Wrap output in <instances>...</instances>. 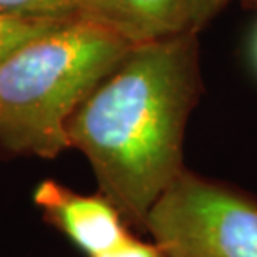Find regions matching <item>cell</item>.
Here are the masks:
<instances>
[{
  "label": "cell",
  "mask_w": 257,
  "mask_h": 257,
  "mask_svg": "<svg viewBox=\"0 0 257 257\" xmlns=\"http://www.w3.org/2000/svg\"><path fill=\"white\" fill-rule=\"evenodd\" d=\"M197 32L136 45L67 120L69 147L131 229L186 171L184 136L204 92Z\"/></svg>",
  "instance_id": "6da1fadb"
},
{
  "label": "cell",
  "mask_w": 257,
  "mask_h": 257,
  "mask_svg": "<svg viewBox=\"0 0 257 257\" xmlns=\"http://www.w3.org/2000/svg\"><path fill=\"white\" fill-rule=\"evenodd\" d=\"M136 45L74 17L0 60V149L55 159L69 147L67 120Z\"/></svg>",
  "instance_id": "7a4b0ae2"
},
{
  "label": "cell",
  "mask_w": 257,
  "mask_h": 257,
  "mask_svg": "<svg viewBox=\"0 0 257 257\" xmlns=\"http://www.w3.org/2000/svg\"><path fill=\"white\" fill-rule=\"evenodd\" d=\"M144 230L167 257H257V195L186 169Z\"/></svg>",
  "instance_id": "3957f363"
},
{
  "label": "cell",
  "mask_w": 257,
  "mask_h": 257,
  "mask_svg": "<svg viewBox=\"0 0 257 257\" xmlns=\"http://www.w3.org/2000/svg\"><path fill=\"white\" fill-rule=\"evenodd\" d=\"M32 200L45 222L89 257L134 235L119 209L100 192L80 194L62 182L45 179L35 187Z\"/></svg>",
  "instance_id": "277c9868"
},
{
  "label": "cell",
  "mask_w": 257,
  "mask_h": 257,
  "mask_svg": "<svg viewBox=\"0 0 257 257\" xmlns=\"http://www.w3.org/2000/svg\"><path fill=\"white\" fill-rule=\"evenodd\" d=\"M79 17L109 29L131 45L191 30L186 0H80Z\"/></svg>",
  "instance_id": "5b68a950"
},
{
  "label": "cell",
  "mask_w": 257,
  "mask_h": 257,
  "mask_svg": "<svg viewBox=\"0 0 257 257\" xmlns=\"http://www.w3.org/2000/svg\"><path fill=\"white\" fill-rule=\"evenodd\" d=\"M80 0H0V14L22 19L65 20L79 17Z\"/></svg>",
  "instance_id": "8992f818"
},
{
  "label": "cell",
  "mask_w": 257,
  "mask_h": 257,
  "mask_svg": "<svg viewBox=\"0 0 257 257\" xmlns=\"http://www.w3.org/2000/svg\"><path fill=\"white\" fill-rule=\"evenodd\" d=\"M65 20L22 19L0 14V60L7 57L15 49H19L20 45L55 29L57 25L65 22Z\"/></svg>",
  "instance_id": "52a82bcc"
},
{
  "label": "cell",
  "mask_w": 257,
  "mask_h": 257,
  "mask_svg": "<svg viewBox=\"0 0 257 257\" xmlns=\"http://www.w3.org/2000/svg\"><path fill=\"white\" fill-rule=\"evenodd\" d=\"M229 0H186L189 29L192 32H200L225 5Z\"/></svg>",
  "instance_id": "ba28073f"
},
{
  "label": "cell",
  "mask_w": 257,
  "mask_h": 257,
  "mask_svg": "<svg viewBox=\"0 0 257 257\" xmlns=\"http://www.w3.org/2000/svg\"><path fill=\"white\" fill-rule=\"evenodd\" d=\"M94 257H167V254L154 240L152 242H146V240H141L136 235H132L125 242Z\"/></svg>",
  "instance_id": "9c48e42d"
},
{
  "label": "cell",
  "mask_w": 257,
  "mask_h": 257,
  "mask_svg": "<svg viewBox=\"0 0 257 257\" xmlns=\"http://www.w3.org/2000/svg\"><path fill=\"white\" fill-rule=\"evenodd\" d=\"M242 4L247 7H257V0H242Z\"/></svg>",
  "instance_id": "30bf717a"
},
{
  "label": "cell",
  "mask_w": 257,
  "mask_h": 257,
  "mask_svg": "<svg viewBox=\"0 0 257 257\" xmlns=\"http://www.w3.org/2000/svg\"><path fill=\"white\" fill-rule=\"evenodd\" d=\"M255 57H257V39H255Z\"/></svg>",
  "instance_id": "8fae6325"
}]
</instances>
